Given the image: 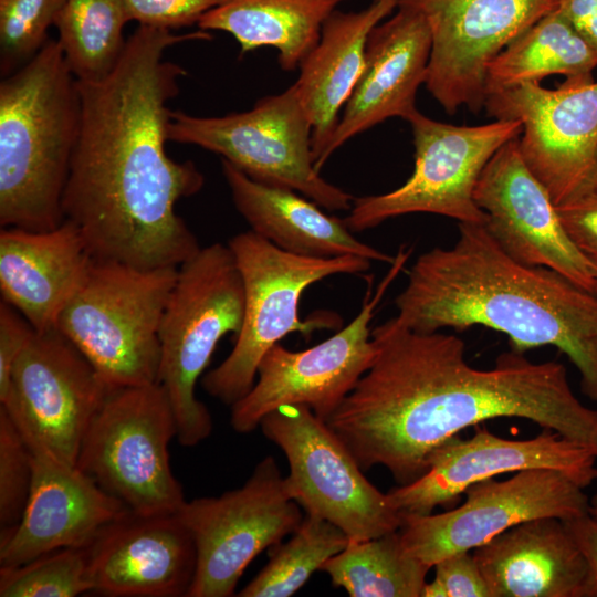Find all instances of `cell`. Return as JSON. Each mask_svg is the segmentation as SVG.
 Masks as SVG:
<instances>
[{
  "label": "cell",
  "mask_w": 597,
  "mask_h": 597,
  "mask_svg": "<svg viewBox=\"0 0 597 597\" xmlns=\"http://www.w3.org/2000/svg\"><path fill=\"white\" fill-rule=\"evenodd\" d=\"M93 591L84 548H62L0 567L1 597H75Z\"/></svg>",
  "instance_id": "1f68e13d"
},
{
  "label": "cell",
  "mask_w": 597,
  "mask_h": 597,
  "mask_svg": "<svg viewBox=\"0 0 597 597\" xmlns=\"http://www.w3.org/2000/svg\"><path fill=\"white\" fill-rule=\"evenodd\" d=\"M596 461L589 449L551 429L515 440L478 427L468 439L457 434L437 447L420 478L391 489L387 495L402 519L427 515L454 503L479 481L523 470H555L585 489L597 479Z\"/></svg>",
  "instance_id": "ac0fdd59"
},
{
  "label": "cell",
  "mask_w": 597,
  "mask_h": 597,
  "mask_svg": "<svg viewBox=\"0 0 597 597\" xmlns=\"http://www.w3.org/2000/svg\"><path fill=\"white\" fill-rule=\"evenodd\" d=\"M168 140L212 151L253 180L292 189L326 210L352 207L353 196L315 168L312 125L293 84L224 116L171 111Z\"/></svg>",
  "instance_id": "9c48e42d"
},
{
  "label": "cell",
  "mask_w": 597,
  "mask_h": 597,
  "mask_svg": "<svg viewBox=\"0 0 597 597\" xmlns=\"http://www.w3.org/2000/svg\"><path fill=\"white\" fill-rule=\"evenodd\" d=\"M81 124L77 80L57 40L0 83V226L46 231L63 195Z\"/></svg>",
  "instance_id": "277c9868"
},
{
  "label": "cell",
  "mask_w": 597,
  "mask_h": 597,
  "mask_svg": "<svg viewBox=\"0 0 597 597\" xmlns=\"http://www.w3.org/2000/svg\"><path fill=\"white\" fill-rule=\"evenodd\" d=\"M107 385L56 328L36 332L17 360L3 407L29 447L76 465L84 434Z\"/></svg>",
  "instance_id": "e0dca14e"
},
{
  "label": "cell",
  "mask_w": 597,
  "mask_h": 597,
  "mask_svg": "<svg viewBox=\"0 0 597 597\" xmlns=\"http://www.w3.org/2000/svg\"><path fill=\"white\" fill-rule=\"evenodd\" d=\"M431 36L425 18L398 7L369 33L363 72L344 106L339 122L315 168L346 142L379 123L400 117L408 121L418 109L416 95L425 84Z\"/></svg>",
  "instance_id": "7402d4cb"
},
{
  "label": "cell",
  "mask_w": 597,
  "mask_h": 597,
  "mask_svg": "<svg viewBox=\"0 0 597 597\" xmlns=\"http://www.w3.org/2000/svg\"><path fill=\"white\" fill-rule=\"evenodd\" d=\"M84 551L93 591L109 597H188L196 573L195 541L178 512L128 510Z\"/></svg>",
  "instance_id": "ffe728a7"
},
{
  "label": "cell",
  "mask_w": 597,
  "mask_h": 597,
  "mask_svg": "<svg viewBox=\"0 0 597 597\" xmlns=\"http://www.w3.org/2000/svg\"><path fill=\"white\" fill-rule=\"evenodd\" d=\"M221 167L232 201L250 230L277 248L315 258L356 255L394 262L395 256L356 239L344 219L328 216L311 199L253 180L224 159Z\"/></svg>",
  "instance_id": "d4e9b609"
},
{
  "label": "cell",
  "mask_w": 597,
  "mask_h": 597,
  "mask_svg": "<svg viewBox=\"0 0 597 597\" xmlns=\"http://www.w3.org/2000/svg\"><path fill=\"white\" fill-rule=\"evenodd\" d=\"M223 0H123L129 21L175 30L198 24L205 13Z\"/></svg>",
  "instance_id": "d590c367"
},
{
  "label": "cell",
  "mask_w": 597,
  "mask_h": 597,
  "mask_svg": "<svg viewBox=\"0 0 597 597\" xmlns=\"http://www.w3.org/2000/svg\"><path fill=\"white\" fill-rule=\"evenodd\" d=\"M597 55L555 8L513 40L489 65L485 94L551 75L593 77ZM486 97V96H485Z\"/></svg>",
  "instance_id": "83f0119b"
},
{
  "label": "cell",
  "mask_w": 597,
  "mask_h": 597,
  "mask_svg": "<svg viewBox=\"0 0 597 597\" xmlns=\"http://www.w3.org/2000/svg\"><path fill=\"white\" fill-rule=\"evenodd\" d=\"M434 578L422 597H492L471 551L444 557L434 565Z\"/></svg>",
  "instance_id": "e575fe53"
},
{
  "label": "cell",
  "mask_w": 597,
  "mask_h": 597,
  "mask_svg": "<svg viewBox=\"0 0 597 597\" xmlns=\"http://www.w3.org/2000/svg\"><path fill=\"white\" fill-rule=\"evenodd\" d=\"M33 475L19 523L0 534V567L25 564L62 548H85L128 509L76 465L31 448Z\"/></svg>",
  "instance_id": "44dd1931"
},
{
  "label": "cell",
  "mask_w": 597,
  "mask_h": 597,
  "mask_svg": "<svg viewBox=\"0 0 597 597\" xmlns=\"http://www.w3.org/2000/svg\"><path fill=\"white\" fill-rule=\"evenodd\" d=\"M92 260L78 229L69 220L46 231L1 228V301L19 311L36 332L55 328Z\"/></svg>",
  "instance_id": "603a6c76"
},
{
  "label": "cell",
  "mask_w": 597,
  "mask_h": 597,
  "mask_svg": "<svg viewBox=\"0 0 597 597\" xmlns=\"http://www.w3.org/2000/svg\"><path fill=\"white\" fill-rule=\"evenodd\" d=\"M259 428L284 453L286 493L305 515L331 522L352 541L401 527L404 519L387 493L366 479L347 447L308 407H280Z\"/></svg>",
  "instance_id": "8fae6325"
},
{
  "label": "cell",
  "mask_w": 597,
  "mask_h": 597,
  "mask_svg": "<svg viewBox=\"0 0 597 597\" xmlns=\"http://www.w3.org/2000/svg\"><path fill=\"white\" fill-rule=\"evenodd\" d=\"M228 245L242 277L243 321L231 353L202 377L201 385L208 395L231 407L249 392L260 360L284 336L300 332L310 337L316 329L334 327L336 317L331 315L301 320L303 292L331 275L366 272L371 261L356 255L294 254L251 230L233 235Z\"/></svg>",
  "instance_id": "8992f818"
},
{
  "label": "cell",
  "mask_w": 597,
  "mask_h": 597,
  "mask_svg": "<svg viewBox=\"0 0 597 597\" xmlns=\"http://www.w3.org/2000/svg\"><path fill=\"white\" fill-rule=\"evenodd\" d=\"M177 423L160 384L112 387L81 443L76 467L137 514L177 513L186 502L168 446Z\"/></svg>",
  "instance_id": "ba28073f"
},
{
  "label": "cell",
  "mask_w": 597,
  "mask_h": 597,
  "mask_svg": "<svg viewBox=\"0 0 597 597\" xmlns=\"http://www.w3.org/2000/svg\"><path fill=\"white\" fill-rule=\"evenodd\" d=\"M415 146V168L397 189L354 198L344 218L360 232L394 217L434 213L459 223H484L486 216L474 201L478 179L492 156L520 137L514 119H494L478 126H458L432 119L417 111L408 121Z\"/></svg>",
  "instance_id": "30bf717a"
},
{
  "label": "cell",
  "mask_w": 597,
  "mask_h": 597,
  "mask_svg": "<svg viewBox=\"0 0 597 597\" xmlns=\"http://www.w3.org/2000/svg\"><path fill=\"white\" fill-rule=\"evenodd\" d=\"M591 264H593L594 273L597 277V260H591Z\"/></svg>",
  "instance_id": "b9f144b4"
},
{
  "label": "cell",
  "mask_w": 597,
  "mask_h": 597,
  "mask_svg": "<svg viewBox=\"0 0 597 597\" xmlns=\"http://www.w3.org/2000/svg\"><path fill=\"white\" fill-rule=\"evenodd\" d=\"M495 119L522 125L521 155L556 206L597 189V82L572 77L556 90L525 83L486 95Z\"/></svg>",
  "instance_id": "5bb4252c"
},
{
  "label": "cell",
  "mask_w": 597,
  "mask_h": 597,
  "mask_svg": "<svg viewBox=\"0 0 597 597\" xmlns=\"http://www.w3.org/2000/svg\"><path fill=\"white\" fill-rule=\"evenodd\" d=\"M431 568L407 552L398 530L366 541L349 540L321 570L350 597H422Z\"/></svg>",
  "instance_id": "f1b7e54d"
},
{
  "label": "cell",
  "mask_w": 597,
  "mask_h": 597,
  "mask_svg": "<svg viewBox=\"0 0 597 597\" xmlns=\"http://www.w3.org/2000/svg\"><path fill=\"white\" fill-rule=\"evenodd\" d=\"M399 0H373L359 11L335 10L325 21L316 45L301 62L293 84L312 125L314 165L325 150L365 64L370 31Z\"/></svg>",
  "instance_id": "484cf974"
},
{
  "label": "cell",
  "mask_w": 597,
  "mask_h": 597,
  "mask_svg": "<svg viewBox=\"0 0 597 597\" xmlns=\"http://www.w3.org/2000/svg\"><path fill=\"white\" fill-rule=\"evenodd\" d=\"M371 337V366L326 421L364 472L381 465L398 485L411 483L446 440L505 417L558 432L597 457V410L575 396L563 364L511 349L479 369L458 336L416 332L396 317Z\"/></svg>",
  "instance_id": "7a4b0ae2"
},
{
  "label": "cell",
  "mask_w": 597,
  "mask_h": 597,
  "mask_svg": "<svg viewBox=\"0 0 597 597\" xmlns=\"http://www.w3.org/2000/svg\"><path fill=\"white\" fill-rule=\"evenodd\" d=\"M563 521L587 564L584 597H597V517L587 513Z\"/></svg>",
  "instance_id": "f35d334b"
},
{
  "label": "cell",
  "mask_w": 597,
  "mask_h": 597,
  "mask_svg": "<svg viewBox=\"0 0 597 597\" xmlns=\"http://www.w3.org/2000/svg\"><path fill=\"white\" fill-rule=\"evenodd\" d=\"M66 0H0V72L12 74L44 46Z\"/></svg>",
  "instance_id": "d6a6232c"
},
{
  "label": "cell",
  "mask_w": 597,
  "mask_h": 597,
  "mask_svg": "<svg viewBox=\"0 0 597 597\" xmlns=\"http://www.w3.org/2000/svg\"><path fill=\"white\" fill-rule=\"evenodd\" d=\"M129 18L123 0H66L54 25L64 60L77 81L105 78L125 50Z\"/></svg>",
  "instance_id": "f546056e"
},
{
  "label": "cell",
  "mask_w": 597,
  "mask_h": 597,
  "mask_svg": "<svg viewBox=\"0 0 597 597\" xmlns=\"http://www.w3.org/2000/svg\"><path fill=\"white\" fill-rule=\"evenodd\" d=\"M559 220L573 243L597 260V189L556 206Z\"/></svg>",
  "instance_id": "74e56055"
},
{
  "label": "cell",
  "mask_w": 597,
  "mask_h": 597,
  "mask_svg": "<svg viewBox=\"0 0 597 597\" xmlns=\"http://www.w3.org/2000/svg\"><path fill=\"white\" fill-rule=\"evenodd\" d=\"M244 290L229 245L201 247L179 268L160 326L158 384L177 423V440L195 447L212 432L211 415L196 397V385L212 354L229 333L238 335Z\"/></svg>",
  "instance_id": "5b68a950"
},
{
  "label": "cell",
  "mask_w": 597,
  "mask_h": 597,
  "mask_svg": "<svg viewBox=\"0 0 597 597\" xmlns=\"http://www.w3.org/2000/svg\"><path fill=\"white\" fill-rule=\"evenodd\" d=\"M210 38L202 30L178 34L138 25L105 78L77 81L81 124L62 208L92 259L179 268L200 250L176 203L199 192L203 176L192 161L166 151L168 102L186 71L165 53Z\"/></svg>",
  "instance_id": "6da1fadb"
},
{
  "label": "cell",
  "mask_w": 597,
  "mask_h": 597,
  "mask_svg": "<svg viewBox=\"0 0 597 597\" xmlns=\"http://www.w3.org/2000/svg\"><path fill=\"white\" fill-rule=\"evenodd\" d=\"M395 304L396 320L416 332L480 325L505 334L519 353L556 347L597 400V295L514 260L484 223H459L452 247L419 255Z\"/></svg>",
  "instance_id": "3957f363"
},
{
  "label": "cell",
  "mask_w": 597,
  "mask_h": 597,
  "mask_svg": "<svg viewBox=\"0 0 597 597\" xmlns=\"http://www.w3.org/2000/svg\"><path fill=\"white\" fill-rule=\"evenodd\" d=\"M409 253L400 248L375 294L367 289L360 312L343 329L304 350L277 343L265 353L252 388L231 406L234 431L258 429L266 415L283 406H305L324 422L329 419L376 357L370 322Z\"/></svg>",
  "instance_id": "7c38bea8"
},
{
  "label": "cell",
  "mask_w": 597,
  "mask_h": 597,
  "mask_svg": "<svg viewBox=\"0 0 597 597\" xmlns=\"http://www.w3.org/2000/svg\"><path fill=\"white\" fill-rule=\"evenodd\" d=\"M275 459L259 461L238 489L186 501L178 515L190 531L197 566L188 597H229L249 564L302 523Z\"/></svg>",
  "instance_id": "4fadbf2b"
},
{
  "label": "cell",
  "mask_w": 597,
  "mask_h": 597,
  "mask_svg": "<svg viewBox=\"0 0 597 597\" xmlns=\"http://www.w3.org/2000/svg\"><path fill=\"white\" fill-rule=\"evenodd\" d=\"M177 273L93 259L55 328L111 387L158 384L159 326Z\"/></svg>",
  "instance_id": "52a82bcc"
},
{
  "label": "cell",
  "mask_w": 597,
  "mask_h": 597,
  "mask_svg": "<svg viewBox=\"0 0 597 597\" xmlns=\"http://www.w3.org/2000/svg\"><path fill=\"white\" fill-rule=\"evenodd\" d=\"M556 9L597 55V0H557Z\"/></svg>",
  "instance_id": "ab89813d"
},
{
  "label": "cell",
  "mask_w": 597,
  "mask_h": 597,
  "mask_svg": "<svg viewBox=\"0 0 597 597\" xmlns=\"http://www.w3.org/2000/svg\"><path fill=\"white\" fill-rule=\"evenodd\" d=\"M36 334L31 323L14 307L0 303V404L11 389L14 365Z\"/></svg>",
  "instance_id": "8d00e7d4"
},
{
  "label": "cell",
  "mask_w": 597,
  "mask_h": 597,
  "mask_svg": "<svg viewBox=\"0 0 597 597\" xmlns=\"http://www.w3.org/2000/svg\"><path fill=\"white\" fill-rule=\"evenodd\" d=\"M557 0H399L420 13L431 51L425 85L447 114L484 107L490 63Z\"/></svg>",
  "instance_id": "2e32d148"
},
{
  "label": "cell",
  "mask_w": 597,
  "mask_h": 597,
  "mask_svg": "<svg viewBox=\"0 0 597 597\" xmlns=\"http://www.w3.org/2000/svg\"><path fill=\"white\" fill-rule=\"evenodd\" d=\"M32 475V451L7 410L0 407V534L19 523Z\"/></svg>",
  "instance_id": "836d02e7"
},
{
  "label": "cell",
  "mask_w": 597,
  "mask_h": 597,
  "mask_svg": "<svg viewBox=\"0 0 597 597\" xmlns=\"http://www.w3.org/2000/svg\"><path fill=\"white\" fill-rule=\"evenodd\" d=\"M345 1L223 0L197 25L230 33L241 54L271 46L277 51L280 67L294 71L318 42L325 21Z\"/></svg>",
  "instance_id": "4316f807"
},
{
  "label": "cell",
  "mask_w": 597,
  "mask_h": 597,
  "mask_svg": "<svg viewBox=\"0 0 597 597\" xmlns=\"http://www.w3.org/2000/svg\"><path fill=\"white\" fill-rule=\"evenodd\" d=\"M463 494L465 501L447 512L404 519L399 532L409 554L433 567L440 559L473 551L523 522L568 520L589 513L584 489L551 469L523 470L506 480L485 479Z\"/></svg>",
  "instance_id": "9a60e30c"
},
{
  "label": "cell",
  "mask_w": 597,
  "mask_h": 597,
  "mask_svg": "<svg viewBox=\"0 0 597 597\" xmlns=\"http://www.w3.org/2000/svg\"><path fill=\"white\" fill-rule=\"evenodd\" d=\"M472 555L492 597H584L587 564L558 517L517 524Z\"/></svg>",
  "instance_id": "cb8c5ba5"
},
{
  "label": "cell",
  "mask_w": 597,
  "mask_h": 597,
  "mask_svg": "<svg viewBox=\"0 0 597 597\" xmlns=\"http://www.w3.org/2000/svg\"><path fill=\"white\" fill-rule=\"evenodd\" d=\"M589 514L597 517V490L589 500Z\"/></svg>",
  "instance_id": "60d3db41"
},
{
  "label": "cell",
  "mask_w": 597,
  "mask_h": 597,
  "mask_svg": "<svg viewBox=\"0 0 597 597\" xmlns=\"http://www.w3.org/2000/svg\"><path fill=\"white\" fill-rule=\"evenodd\" d=\"M473 196L486 216L484 226L510 256L554 270L597 295L591 260L567 235L548 190L521 155L519 137L492 156Z\"/></svg>",
  "instance_id": "d6986e66"
},
{
  "label": "cell",
  "mask_w": 597,
  "mask_h": 597,
  "mask_svg": "<svg viewBox=\"0 0 597 597\" xmlns=\"http://www.w3.org/2000/svg\"><path fill=\"white\" fill-rule=\"evenodd\" d=\"M348 542V536L331 522L304 515L289 541L269 548L268 564L238 596L290 597Z\"/></svg>",
  "instance_id": "4dcf8cb0"
}]
</instances>
